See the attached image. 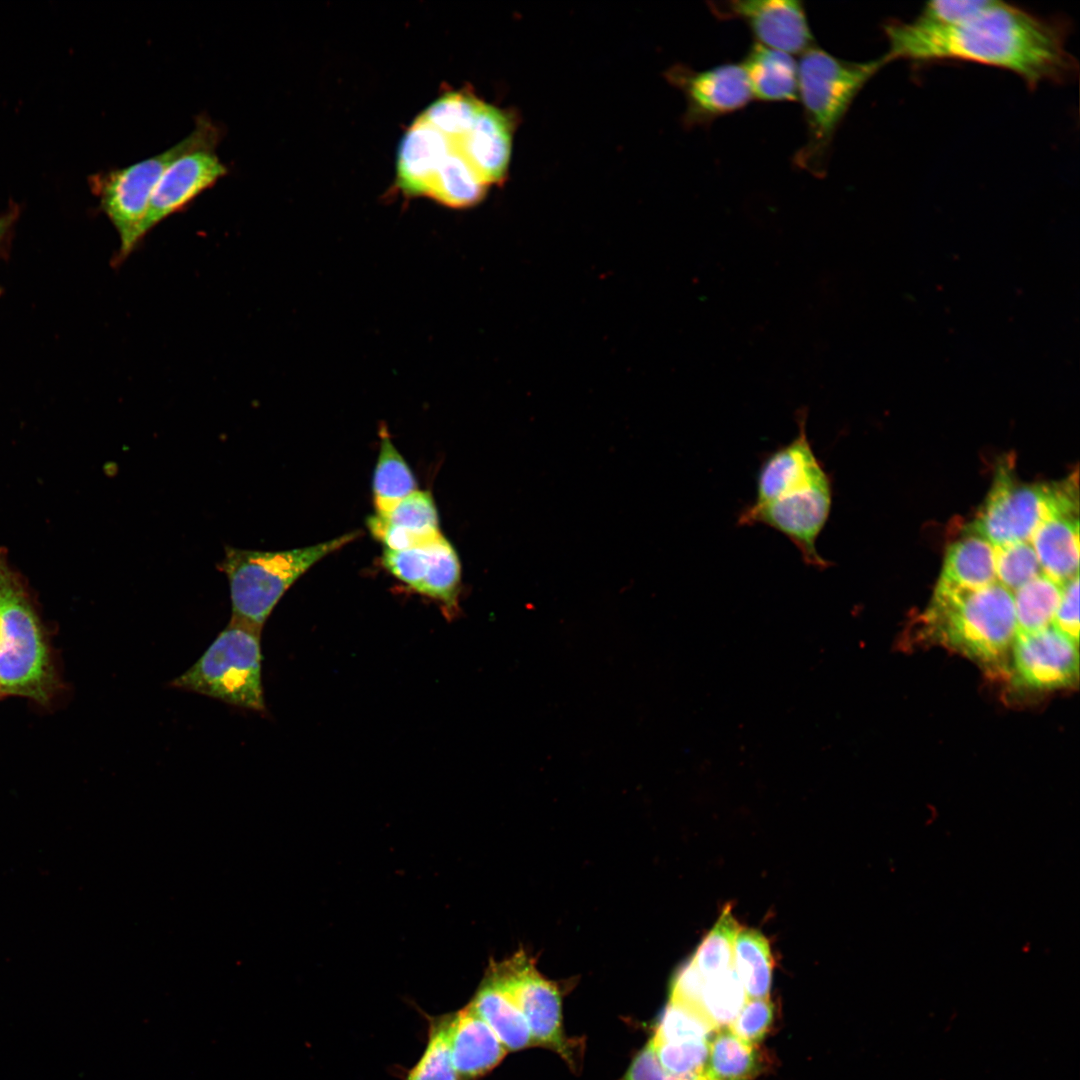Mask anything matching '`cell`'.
I'll list each match as a JSON object with an SVG mask.
<instances>
[{
  "label": "cell",
  "instance_id": "cell-24",
  "mask_svg": "<svg viewBox=\"0 0 1080 1080\" xmlns=\"http://www.w3.org/2000/svg\"><path fill=\"white\" fill-rule=\"evenodd\" d=\"M487 186L464 156L450 147L429 196L452 208H467L483 199Z\"/></svg>",
  "mask_w": 1080,
  "mask_h": 1080
},
{
  "label": "cell",
  "instance_id": "cell-18",
  "mask_svg": "<svg viewBox=\"0 0 1080 1080\" xmlns=\"http://www.w3.org/2000/svg\"><path fill=\"white\" fill-rule=\"evenodd\" d=\"M450 142L419 116L402 138L397 158V183L408 195L429 196L434 178Z\"/></svg>",
  "mask_w": 1080,
  "mask_h": 1080
},
{
  "label": "cell",
  "instance_id": "cell-5",
  "mask_svg": "<svg viewBox=\"0 0 1080 1080\" xmlns=\"http://www.w3.org/2000/svg\"><path fill=\"white\" fill-rule=\"evenodd\" d=\"M59 689L46 632L21 578L0 551V694L47 705Z\"/></svg>",
  "mask_w": 1080,
  "mask_h": 1080
},
{
  "label": "cell",
  "instance_id": "cell-20",
  "mask_svg": "<svg viewBox=\"0 0 1080 1080\" xmlns=\"http://www.w3.org/2000/svg\"><path fill=\"white\" fill-rule=\"evenodd\" d=\"M1030 542L1046 576L1063 585L1079 575L1078 513L1059 515L1046 521Z\"/></svg>",
  "mask_w": 1080,
  "mask_h": 1080
},
{
  "label": "cell",
  "instance_id": "cell-7",
  "mask_svg": "<svg viewBox=\"0 0 1080 1080\" xmlns=\"http://www.w3.org/2000/svg\"><path fill=\"white\" fill-rule=\"evenodd\" d=\"M261 630V627L231 616L226 628L205 653L171 685L237 707L265 710Z\"/></svg>",
  "mask_w": 1080,
  "mask_h": 1080
},
{
  "label": "cell",
  "instance_id": "cell-11",
  "mask_svg": "<svg viewBox=\"0 0 1080 1080\" xmlns=\"http://www.w3.org/2000/svg\"><path fill=\"white\" fill-rule=\"evenodd\" d=\"M224 134L205 139L178 155L160 176L138 230V242L169 216L183 211L229 173L216 153Z\"/></svg>",
  "mask_w": 1080,
  "mask_h": 1080
},
{
  "label": "cell",
  "instance_id": "cell-19",
  "mask_svg": "<svg viewBox=\"0 0 1080 1080\" xmlns=\"http://www.w3.org/2000/svg\"><path fill=\"white\" fill-rule=\"evenodd\" d=\"M741 64L754 99L768 103L798 100V63L792 55L754 42Z\"/></svg>",
  "mask_w": 1080,
  "mask_h": 1080
},
{
  "label": "cell",
  "instance_id": "cell-2",
  "mask_svg": "<svg viewBox=\"0 0 1080 1080\" xmlns=\"http://www.w3.org/2000/svg\"><path fill=\"white\" fill-rule=\"evenodd\" d=\"M798 424L795 438L763 459L755 499L739 513L737 524H761L780 532L807 565L826 569L831 563L819 554L816 543L832 509V477L813 450L805 419Z\"/></svg>",
  "mask_w": 1080,
  "mask_h": 1080
},
{
  "label": "cell",
  "instance_id": "cell-14",
  "mask_svg": "<svg viewBox=\"0 0 1080 1080\" xmlns=\"http://www.w3.org/2000/svg\"><path fill=\"white\" fill-rule=\"evenodd\" d=\"M1011 649L1016 680L1025 687L1052 690L1073 686L1078 680V644L1053 624L1017 632Z\"/></svg>",
  "mask_w": 1080,
  "mask_h": 1080
},
{
  "label": "cell",
  "instance_id": "cell-36",
  "mask_svg": "<svg viewBox=\"0 0 1080 1080\" xmlns=\"http://www.w3.org/2000/svg\"><path fill=\"white\" fill-rule=\"evenodd\" d=\"M774 1020V1005L768 998L748 999L727 1027L744 1042L754 1045L768 1033Z\"/></svg>",
  "mask_w": 1080,
  "mask_h": 1080
},
{
  "label": "cell",
  "instance_id": "cell-26",
  "mask_svg": "<svg viewBox=\"0 0 1080 1080\" xmlns=\"http://www.w3.org/2000/svg\"><path fill=\"white\" fill-rule=\"evenodd\" d=\"M1062 586L1041 573L1015 590L1017 632H1032L1052 625Z\"/></svg>",
  "mask_w": 1080,
  "mask_h": 1080
},
{
  "label": "cell",
  "instance_id": "cell-31",
  "mask_svg": "<svg viewBox=\"0 0 1080 1080\" xmlns=\"http://www.w3.org/2000/svg\"><path fill=\"white\" fill-rule=\"evenodd\" d=\"M453 1013L429 1017L428 1041L405 1080H458L450 1053Z\"/></svg>",
  "mask_w": 1080,
  "mask_h": 1080
},
{
  "label": "cell",
  "instance_id": "cell-44",
  "mask_svg": "<svg viewBox=\"0 0 1080 1080\" xmlns=\"http://www.w3.org/2000/svg\"><path fill=\"white\" fill-rule=\"evenodd\" d=\"M0 698H2V697H1V694H0Z\"/></svg>",
  "mask_w": 1080,
  "mask_h": 1080
},
{
  "label": "cell",
  "instance_id": "cell-21",
  "mask_svg": "<svg viewBox=\"0 0 1080 1080\" xmlns=\"http://www.w3.org/2000/svg\"><path fill=\"white\" fill-rule=\"evenodd\" d=\"M938 581L969 590L996 582L995 546L971 530L947 549Z\"/></svg>",
  "mask_w": 1080,
  "mask_h": 1080
},
{
  "label": "cell",
  "instance_id": "cell-37",
  "mask_svg": "<svg viewBox=\"0 0 1080 1080\" xmlns=\"http://www.w3.org/2000/svg\"><path fill=\"white\" fill-rule=\"evenodd\" d=\"M429 545L430 543L404 550L386 548L383 553V565L396 578L417 590L428 565Z\"/></svg>",
  "mask_w": 1080,
  "mask_h": 1080
},
{
  "label": "cell",
  "instance_id": "cell-15",
  "mask_svg": "<svg viewBox=\"0 0 1080 1080\" xmlns=\"http://www.w3.org/2000/svg\"><path fill=\"white\" fill-rule=\"evenodd\" d=\"M512 119L502 110L481 103L469 131L449 140L487 184L501 182L506 175L512 147Z\"/></svg>",
  "mask_w": 1080,
  "mask_h": 1080
},
{
  "label": "cell",
  "instance_id": "cell-1",
  "mask_svg": "<svg viewBox=\"0 0 1080 1080\" xmlns=\"http://www.w3.org/2000/svg\"><path fill=\"white\" fill-rule=\"evenodd\" d=\"M888 51L885 63L961 60L1001 68L1030 87L1063 81L1077 64L1066 47L1061 24L1003 1L987 0L966 20L947 26L889 22L883 28Z\"/></svg>",
  "mask_w": 1080,
  "mask_h": 1080
},
{
  "label": "cell",
  "instance_id": "cell-41",
  "mask_svg": "<svg viewBox=\"0 0 1080 1080\" xmlns=\"http://www.w3.org/2000/svg\"><path fill=\"white\" fill-rule=\"evenodd\" d=\"M668 1074L662 1068L652 1040L634 1058L626 1074L620 1080H667Z\"/></svg>",
  "mask_w": 1080,
  "mask_h": 1080
},
{
  "label": "cell",
  "instance_id": "cell-42",
  "mask_svg": "<svg viewBox=\"0 0 1080 1080\" xmlns=\"http://www.w3.org/2000/svg\"><path fill=\"white\" fill-rule=\"evenodd\" d=\"M18 216L17 208H12L5 214L0 216V250L8 240V235L11 232L13 223Z\"/></svg>",
  "mask_w": 1080,
  "mask_h": 1080
},
{
  "label": "cell",
  "instance_id": "cell-32",
  "mask_svg": "<svg viewBox=\"0 0 1080 1080\" xmlns=\"http://www.w3.org/2000/svg\"><path fill=\"white\" fill-rule=\"evenodd\" d=\"M481 101L463 92L447 93L420 116L449 140L464 136L471 128Z\"/></svg>",
  "mask_w": 1080,
  "mask_h": 1080
},
{
  "label": "cell",
  "instance_id": "cell-3",
  "mask_svg": "<svg viewBox=\"0 0 1080 1080\" xmlns=\"http://www.w3.org/2000/svg\"><path fill=\"white\" fill-rule=\"evenodd\" d=\"M920 624L923 641L1003 670L1017 633L1013 593L998 581L973 590L938 581Z\"/></svg>",
  "mask_w": 1080,
  "mask_h": 1080
},
{
  "label": "cell",
  "instance_id": "cell-6",
  "mask_svg": "<svg viewBox=\"0 0 1080 1080\" xmlns=\"http://www.w3.org/2000/svg\"><path fill=\"white\" fill-rule=\"evenodd\" d=\"M359 531L286 551H256L226 546L217 565L229 581L232 616L263 627L288 588L311 566L359 536Z\"/></svg>",
  "mask_w": 1080,
  "mask_h": 1080
},
{
  "label": "cell",
  "instance_id": "cell-25",
  "mask_svg": "<svg viewBox=\"0 0 1080 1080\" xmlns=\"http://www.w3.org/2000/svg\"><path fill=\"white\" fill-rule=\"evenodd\" d=\"M416 490L417 483L411 469L383 431L373 477L376 513L388 512Z\"/></svg>",
  "mask_w": 1080,
  "mask_h": 1080
},
{
  "label": "cell",
  "instance_id": "cell-13",
  "mask_svg": "<svg viewBox=\"0 0 1080 1080\" xmlns=\"http://www.w3.org/2000/svg\"><path fill=\"white\" fill-rule=\"evenodd\" d=\"M720 20H739L753 35L755 43L790 55L803 54L814 47L803 3L795 0H728L709 2Z\"/></svg>",
  "mask_w": 1080,
  "mask_h": 1080
},
{
  "label": "cell",
  "instance_id": "cell-34",
  "mask_svg": "<svg viewBox=\"0 0 1080 1080\" xmlns=\"http://www.w3.org/2000/svg\"><path fill=\"white\" fill-rule=\"evenodd\" d=\"M997 581L1010 591L1016 590L1043 573L1035 550L1029 541L995 546Z\"/></svg>",
  "mask_w": 1080,
  "mask_h": 1080
},
{
  "label": "cell",
  "instance_id": "cell-8",
  "mask_svg": "<svg viewBox=\"0 0 1080 1080\" xmlns=\"http://www.w3.org/2000/svg\"><path fill=\"white\" fill-rule=\"evenodd\" d=\"M1078 513L1077 475L1057 482L1019 483L1008 464L999 466L972 531L994 546L1031 540L1053 517Z\"/></svg>",
  "mask_w": 1080,
  "mask_h": 1080
},
{
  "label": "cell",
  "instance_id": "cell-22",
  "mask_svg": "<svg viewBox=\"0 0 1080 1080\" xmlns=\"http://www.w3.org/2000/svg\"><path fill=\"white\" fill-rule=\"evenodd\" d=\"M469 1004L508 1051L535 1046L529 1026L508 994L486 973Z\"/></svg>",
  "mask_w": 1080,
  "mask_h": 1080
},
{
  "label": "cell",
  "instance_id": "cell-9",
  "mask_svg": "<svg viewBox=\"0 0 1080 1080\" xmlns=\"http://www.w3.org/2000/svg\"><path fill=\"white\" fill-rule=\"evenodd\" d=\"M224 128L206 113L195 118L193 130L170 148L122 168L110 169L89 178L100 209L115 227L120 248L117 260L136 247L138 230L147 212L152 192L166 167L181 153L215 135Z\"/></svg>",
  "mask_w": 1080,
  "mask_h": 1080
},
{
  "label": "cell",
  "instance_id": "cell-33",
  "mask_svg": "<svg viewBox=\"0 0 1080 1080\" xmlns=\"http://www.w3.org/2000/svg\"><path fill=\"white\" fill-rule=\"evenodd\" d=\"M715 1031L717 1030L710 1022L697 1011L669 1001L652 1039L660 1043L708 1041Z\"/></svg>",
  "mask_w": 1080,
  "mask_h": 1080
},
{
  "label": "cell",
  "instance_id": "cell-23",
  "mask_svg": "<svg viewBox=\"0 0 1080 1080\" xmlns=\"http://www.w3.org/2000/svg\"><path fill=\"white\" fill-rule=\"evenodd\" d=\"M773 965L767 938L756 929L741 927L734 943L733 968L748 999L768 998Z\"/></svg>",
  "mask_w": 1080,
  "mask_h": 1080
},
{
  "label": "cell",
  "instance_id": "cell-38",
  "mask_svg": "<svg viewBox=\"0 0 1080 1080\" xmlns=\"http://www.w3.org/2000/svg\"><path fill=\"white\" fill-rule=\"evenodd\" d=\"M987 0H934L927 2L916 22L929 26H947L960 23L978 10Z\"/></svg>",
  "mask_w": 1080,
  "mask_h": 1080
},
{
  "label": "cell",
  "instance_id": "cell-30",
  "mask_svg": "<svg viewBox=\"0 0 1080 1080\" xmlns=\"http://www.w3.org/2000/svg\"><path fill=\"white\" fill-rule=\"evenodd\" d=\"M741 926L734 917L731 906L726 905L712 929L706 934L695 953L693 961L704 979L721 973L733 966V949Z\"/></svg>",
  "mask_w": 1080,
  "mask_h": 1080
},
{
  "label": "cell",
  "instance_id": "cell-16",
  "mask_svg": "<svg viewBox=\"0 0 1080 1080\" xmlns=\"http://www.w3.org/2000/svg\"><path fill=\"white\" fill-rule=\"evenodd\" d=\"M449 1042L458 1080L483 1077L508 1053L491 1027L470 1004L453 1012Z\"/></svg>",
  "mask_w": 1080,
  "mask_h": 1080
},
{
  "label": "cell",
  "instance_id": "cell-10",
  "mask_svg": "<svg viewBox=\"0 0 1080 1080\" xmlns=\"http://www.w3.org/2000/svg\"><path fill=\"white\" fill-rule=\"evenodd\" d=\"M486 973L519 1008L534 1045L551 1049L575 1065L573 1047L563 1030L560 992L538 972L534 961L519 951L503 961L491 962Z\"/></svg>",
  "mask_w": 1080,
  "mask_h": 1080
},
{
  "label": "cell",
  "instance_id": "cell-4",
  "mask_svg": "<svg viewBox=\"0 0 1080 1080\" xmlns=\"http://www.w3.org/2000/svg\"><path fill=\"white\" fill-rule=\"evenodd\" d=\"M886 63L883 57L852 62L815 45L798 62V100L801 101L806 141L794 164L811 175H826L835 134L850 106L867 82Z\"/></svg>",
  "mask_w": 1080,
  "mask_h": 1080
},
{
  "label": "cell",
  "instance_id": "cell-27",
  "mask_svg": "<svg viewBox=\"0 0 1080 1080\" xmlns=\"http://www.w3.org/2000/svg\"><path fill=\"white\" fill-rule=\"evenodd\" d=\"M753 1045L734 1035L728 1028L718 1030L711 1043L705 1066L708 1075L724 1080H751L759 1070Z\"/></svg>",
  "mask_w": 1080,
  "mask_h": 1080
},
{
  "label": "cell",
  "instance_id": "cell-40",
  "mask_svg": "<svg viewBox=\"0 0 1080 1080\" xmlns=\"http://www.w3.org/2000/svg\"><path fill=\"white\" fill-rule=\"evenodd\" d=\"M1052 624L1078 644L1079 575L1063 584L1061 599Z\"/></svg>",
  "mask_w": 1080,
  "mask_h": 1080
},
{
  "label": "cell",
  "instance_id": "cell-43",
  "mask_svg": "<svg viewBox=\"0 0 1080 1080\" xmlns=\"http://www.w3.org/2000/svg\"><path fill=\"white\" fill-rule=\"evenodd\" d=\"M705 1080H724V1079H719V1078L712 1077V1076L708 1075L706 1073V1071H705Z\"/></svg>",
  "mask_w": 1080,
  "mask_h": 1080
},
{
  "label": "cell",
  "instance_id": "cell-28",
  "mask_svg": "<svg viewBox=\"0 0 1080 1080\" xmlns=\"http://www.w3.org/2000/svg\"><path fill=\"white\" fill-rule=\"evenodd\" d=\"M748 997L733 966L706 978L701 996L705 1018L718 1031L737 1017Z\"/></svg>",
  "mask_w": 1080,
  "mask_h": 1080
},
{
  "label": "cell",
  "instance_id": "cell-17",
  "mask_svg": "<svg viewBox=\"0 0 1080 1080\" xmlns=\"http://www.w3.org/2000/svg\"><path fill=\"white\" fill-rule=\"evenodd\" d=\"M371 533L387 549L419 547L441 537L439 518L432 496L416 490L386 513H376L368 520Z\"/></svg>",
  "mask_w": 1080,
  "mask_h": 1080
},
{
  "label": "cell",
  "instance_id": "cell-29",
  "mask_svg": "<svg viewBox=\"0 0 1080 1080\" xmlns=\"http://www.w3.org/2000/svg\"><path fill=\"white\" fill-rule=\"evenodd\" d=\"M460 562L452 545L439 537L429 545V561L417 592L442 601L448 609L456 607L460 585Z\"/></svg>",
  "mask_w": 1080,
  "mask_h": 1080
},
{
  "label": "cell",
  "instance_id": "cell-39",
  "mask_svg": "<svg viewBox=\"0 0 1080 1080\" xmlns=\"http://www.w3.org/2000/svg\"><path fill=\"white\" fill-rule=\"evenodd\" d=\"M704 981L691 956L673 977L669 1001L693 1009L704 1016L701 1007Z\"/></svg>",
  "mask_w": 1080,
  "mask_h": 1080
},
{
  "label": "cell",
  "instance_id": "cell-35",
  "mask_svg": "<svg viewBox=\"0 0 1080 1080\" xmlns=\"http://www.w3.org/2000/svg\"><path fill=\"white\" fill-rule=\"evenodd\" d=\"M651 1040L662 1068L669 1075L699 1071L707 1064L709 1041L660 1043Z\"/></svg>",
  "mask_w": 1080,
  "mask_h": 1080
},
{
  "label": "cell",
  "instance_id": "cell-12",
  "mask_svg": "<svg viewBox=\"0 0 1080 1080\" xmlns=\"http://www.w3.org/2000/svg\"><path fill=\"white\" fill-rule=\"evenodd\" d=\"M669 80L686 98L687 127H709L754 99L741 62H726L704 70L677 66L669 72Z\"/></svg>",
  "mask_w": 1080,
  "mask_h": 1080
}]
</instances>
